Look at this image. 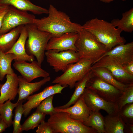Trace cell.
Returning a JSON list of instances; mask_svg holds the SVG:
<instances>
[{
    "label": "cell",
    "instance_id": "obj_1",
    "mask_svg": "<svg viewBox=\"0 0 133 133\" xmlns=\"http://www.w3.org/2000/svg\"><path fill=\"white\" fill-rule=\"evenodd\" d=\"M48 16L40 19L35 18L34 24L39 30L50 33L57 37L68 32L78 33L83 28L80 24L72 22L70 17L64 12L50 5Z\"/></svg>",
    "mask_w": 133,
    "mask_h": 133
},
{
    "label": "cell",
    "instance_id": "obj_2",
    "mask_svg": "<svg viewBox=\"0 0 133 133\" xmlns=\"http://www.w3.org/2000/svg\"><path fill=\"white\" fill-rule=\"evenodd\" d=\"M82 28L93 34L108 51L115 46L125 43L126 40L121 35L122 32L111 23L97 18L86 21Z\"/></svg>",
    "mask_w": 133,
    "mask_h": 133
},
{
    "label": "cell",
    "instance_id": "obj_3",
    "mask_svg": "<svg viewBox=\"0 0 133 133\" xmlns=\"http://www.w3.org/2000/svg\"><path fill=\"white\" fill-rule=\"evenodd\" d=\"M78 33L75 46L80 59L93 60V64L108 51L105 46L89 32L82 29Z\"/></svg>",
    "mask_w": 133,
    "mask_h": 133
},
{
    "label": "cell",
    "instance_id": "obj_4",
    "mask_svg": "<svg viewBox=\"0 0 133 133\" xmlns=\"http://www.w3.org/2000/svg\"><path fill=\"white\" fill-rule=\"evenodd\" d=\"M28 33V39L25 44L27 54L35 57L41 66L45 56L47 44L52 37L49 33L39 30L34 23L25 25Z\"/></svg>",
    "mask_w": 133,
    "mask_h": 133
},
{
    "label": "cell",
    "instance_id": "obj_5",
    "mask_svg": "<svg viewBox=\"0 0 133 133\" xmlns=\"http://www.w3.org/2000/svg\"><path fill=\"white\" fill-rule=\"evenodd\" d=\"M47 122L54 133H96L92 127L72 118L68 113L57 112L50 115Z\"/></svg>",
    "mask_w": 133,
    "mask_h": 133
},
{
    "label": "cell",
    "instance_id": "obj_6",
    "mask_svg": "<svg viewBox=\"0 0 133 133\" xmlns=\"http://www.w3.org/2000/svg\"><path fill=\"white\" fill-rule=\"evenodd\" d=\"M94 62L91 60L80 59L77 62L70 65L63 73L56 77L52 83L73 88L76 83L82 79L91 70V66Z\"/></svg>",
    "mask_w": 133,
    "mask_h": 133
},
{
    "label": "cell",
    "instance_id": "obj_7",
    "mask_svg": "<svg viewBox=\"0 0 133 133\" xmlns=\"http://www.w3.org/2000/svg\"><path fill=\"white\" fill-rule=\"evenodd\" d=\"M35 17L26 11L9 6L4 15L0 35L5 34L18 26L34 23Z\"/></svg>",
    "mask_w": 133,
    "mask_h": 133
},
{
    "label": "cell",
    "instance_id": "obj_8",
    "mask_svg": "<svg viewBox=\"0 0 133 133\" xmlns=\"http://www.w3.org/2000/svg\"><path fill=\"white\" fill-rule=\"evenodd\" d=\"M46 51L45 56L47 61L56 72H64L70 65L77 62L80 59L78 52L73 50Z\"/></svg>",
    "mask_w": 133,
    "mask_h": 133
},
{
    "label": "cell",
    "instance_id": "obj_9",
    "mask_svg": "<svg viewBox=\"0 0 133 133\" xmlns=\"http://www.w3.org/2000/svg\"><path fill=\"white\" fill-rule=\"evenodd\" d=\"M86 87L106 101L114 103H116L123 92L94 75L88 81Z\"/></svg>",
    "mask_w": 133,
    "mask_h": 133
},
{
    "label": "cell",
    "instance_id": "obj_10",
    "mask_svg": "<svg viewBox=\"0 0 133 133\" xmlns=\"http://www.w3.org/2000/svg\"><path fill=\"white\" fill-rule=\"evenodd\" d=\"M87 106L93 111H105L108 114L114 115L119 112L117 103L106 101L91 90L86 88L81 95Z\"/></svg>",
    "mask_w": 133,
    "mask_h": 133
},
{
    "label": "cell",
    "instance_id": "obj_11",
    "mask_svg": "<svg viewBox=\"0 0 133 133\" xmlns=\"http://www.w3.org/2000/svg\"><path fill=\"white\" fill-rule=\"evenodd\" d=\"M99 67L107 69L120 82L126 84H133V75L127 73L122 65L112 58L107 56L102 58L92 65L91 69Z\"/></svg>",
    "mask_w": 133,
    "mask_h": 133
},
{
    "label": "cell",
    "instance_id": "obj_12",
    "mask_svg": "<svg viewBox=\"0 0 133 133\" xmlns=\"http://www.w3.org/2000/svg\"><path fill=\"white\" fill-rule=\"evenodd\" d=\"M13 66L22 77L29 82L38 77L49 76V74L42 69L37 61L34 60L31 63L24 61H16Z\"/></svg>",
    "mask_w": 133,
    "mask_h": 133
},
{
    "label": "cell",
    "instance_id": "obj_13",
    "mask_svg": "<svg viewBox=\"0 0 133 133\" xmlns=\"http://www.w3.org/2000/svg\"><path fill=\"white\" fill-rule=\"evenodd\" d=\"M66 87L58 83L45 88L41 92L29 96L27 101L23 105L24 111L23 114L26 117L33 109L36 108L41 102L50 96L57 94H61L62 90Z\"/></svg>",
    "mask_w": 133,
    "mask_h": 133
},
{
    "label": "cell",
    "instance_id": "obj_14",
    "mask_svg": "<svg viewBox=\"0 0 133 133\" xmlns=\"http://www.w3.org/2000/svg\"><path fill=\"white\" fill-rule=\"evenodd\" d=\"M78 33L68 32L57 37H52L49 41L46 50H54L58 51L70 50L77 52L75 43Z\"/></svg>",
    "mask_w": 133,
    "mask_h": 133
},
{
    "label": "cell",
    "instance_id": "obj_15",
    "mask_svg": "<svg viewBox=\"0 0 133 133\" xmlns=\"http://www.w3.org/2000/svg\"><path fill=\"white\" fill-rule=\"evenodd\" d=\"M106 56L113 58L122 66L133 61V42L115 46L107 51L96 62Z\"/></svg>",
    "mask_w": 133,
    "mask_h": 133
},
{
    "label": "cell",
    "instance_id": "obj_16",
    "mask_svg": "<svg viewBox=\"0 0 133 133\" xmlns=\"http://www.w3.org/2000/svg\"><path fill=\"white\" fill-rule=\"evenodd\" d=\"M55 110L56 112L67 113L72 118L82 122L87 119L92 111L86 105L81 96L72 106L63 109L56 107Z\"/></svg>",
    "mask_w": 133,
    "mask_h": 133
},
{
    "label": "cell",
    "instance_id": "obj_17",
    "mask_svg": "<svg viewBox=\"0 0 133 133\" xmlns=\"http://www.w3.org/2000/svg\"><path fill=\"white\" fill-rule=\"evenodd\" d=\"M51 79L49 76L38 82L31 83L27 81L21 76H18V98L17 102L26 99L29 96L39 90Z\"/></svg>",
    "mask_w": 133,
    "mask_h": 133
},
{
    "label": "cell",
    "instance_id": "obj_18",
    "mask_svg": "<svg viewBox=\"0 0 133 133\" xmlns=\"http://www.w3.org/2000/svg\"><path fill=\"white\" fill-rule=\"evenodd\" d=\"M28 36L27 29L24 25L16 42L12 48L5 53L14 54L16 57V59L14 60L15 61H24L31 62L34 60V56L28 55L26 51L25 44Z\"/></svg>",
    "mask_w": 133,
    "mask_h": 133
},
{
    "label": "cell",
    "instance_id": "obj_19",
    "mask_svg": "<svg viewBox=\"0 0 133 133\" xmlns=\"http://www.w3.org/2000/svg\"><path fill=\"white\" fill-rule=\"evenodd\" d=\"M6 80L3 84L1 90L0 104L9 100H14L18 94L19 86L18 76L15 73L6 75Z\"/></svg>",
    "mask_w": 133,
    "mask_h": 133
},
{
    "label": "cell",
    "instance_id": "obj_20",
    "mask_svg": "<svg viewBox=\"0 0 133 133\" xmlns=\"http://www.w3.org/2000/svg\"><path fill=\"white\" fill-rule=\"evenodd\" d=\"M11 5L18 9L40 15L48 14L47 9L36 5L30 0H0V6Z\"/></svg>",
    "mask_w": 133,
    "mask_h": 133
},
{
    "label": "cell",
    "instance_id": "obj_21",
    "mask_svg": "<svg viewBox=\"0 0 133 133\" xmlns=\"http://www.w3.org/2000/svg\"><path fill=\"white\" fill-rule=\"evenodd\" d=\"M24 26H18L0 35V51L6 53L12 48L19 38Z\"/></svg>",
    "mask_w": 133,
    "mask_h": 133
},
{
    "label": "cell",
    "instance_id": "obj_22",
    "mask_svg": "<svg viewBox=\"0 0 133 133\" xmlns=\"http://www.w3.org/2000/svg\"><path fill=\"white\" fill-rule=\"evenodd\" d=\"M105 133H124L125 125L118 113L114 115L108 114L104 117Z\"/></svg>",
    "mask_w": 133,
    "mask_h": 133
},
{
    "label": "cell",
    "instance_id": "obj_23",
    "mask_svg": "<svg viewBox=\"0 0 133 133\" xmlns=\"http://www.w3.org/2000/svg\"><path fill=\"white\" fill-rule=\"evenodd\" d=\"M94 76L91 70L82 79L75 84V89L69 101L66 104L56 107L59 109L67 108L74 104L84 92L88 81Z\"/></svg>",
    "mask_w": 133,
    "mask_h": 133
},
{
    "label": "cell",
    "instance_id": "obj_24",
    "mask_svg": "<svg viewBox=\"0 0 133 133\" xmlns=\"http://www.w3.org/2000/svg\"><path fill=\"white\" fill-rule=\"evenodd\" d=\"M91 70L94 76L100 78L121 91H123L129 85L124 84L116 80L111 72L105 68L97 67L91 69Z\"/></svg>",
    "mask_w": 133,
    "mask_h": 133
},
{
    "label": "cell",
    "instance_id": "obj_25",
    "mask_svg": "<svg viewBox=\"0 0 133 133\" xmlns=\"http://www.w3.org/2000/svg\"><path fill=\"white\" fill-rule=\"evenodd\" d=\"M111 23L115 27H118L122 32L131 33L133 31V8L123 13L122 18L114 19Z\"/></svg>",
    "mask_w": 133,
    "mask_h": 133
},
{
    "label": "cell",
    "instance_id": "obj_26",
    "mask_svg": "<svg viewBox=\"0 0 133 133\" xmlns=\"http://www.w3.org/2000/svg\"><path fill=\"white\" fill-rule=\"evenodd\" d=\"M16 57L12 53H5L0 51V80L2 81L7 74L13 75L15 73L12 69L11 63Z\"/></svg>",
    "mask_w": 133,
    "mask_h": 133
},
{
    "label": "cell",
    "instance_id": "obj_27",
    "mask_svg": "<svg viewBox=\"0 0 133 133\" xmlns=\"http://www.w3.org/2000/svg\"><path fill=\"white\" fill-rule=\"evenodd\" d=\"M86 126L95 130L97 133H105L104 117L99 111H93L87 119L83 122Z\"/></svg>",
    "mask_w": 133,
    "mask_h": 133
},
{
    "label": "cell",
    "instance_id": "obj_28",
    "mask_svg": "<svg viewBox=\"0 0 133 133\" xmlns=\"http://www.w3.org/2000/svg\"><path fill=\"white\" fill-rule=\"evenodd\" d=\"M18 102L13 103L9 100L5 102L0 104V115L2 119L6 123L8 127L12 125L13 111L18 104Z\"/></svg>",
    "mask_w": 133,
    "mask_h": 133
},
{
    "label": "cell",
    "instance_id": "obj_29",
    "mask_svg": "<svg viewBox=\"0 0 133 133\" xmlns=\"http://www.w3.org/2000/svg\"><path fill=\"white\" fill-rule=\"evenodd\" d=\"M46 115L35 111L28 117L21 125V130L27 131L37 127L41 122L44 120Z\"/></svg>",
    "mask_w": 133,
    "mask_h": 133
},
{
    "label": "cell",
    "instance_id": "obj_30",
    "mask_svg": "<svg viewBox=\"0 0 133 133\" xmlns=\"http://www.w3.org/2000/svg\"><path fill=\"white\" fill-rule=\"evenodd\" d=\"M116 103L119 112L126 105L133 103V84L129 85L125 88Z\"/></svg>",
    "mask_w": 133,
    "mask_h": 133
},
{
    "label": "cell",
    "instance_id": "obj_31",
    "mask_svg": "<svg viewBox=\"0 0 133 133\" xmlns=\"http://www.w3.org/2000/svg\"><path fill=\"white\" fill-rule=\"evenodd\" d=\"M24 101L23 100L19 101L18 104L15 107L14 111V118L12 123L13 133H20L22 132L21 121L24 111L23 104Z\"/></svg>",
    "mask_w": 133,
    "mask_h": 133
},
{
    "label": "cell",
    "instance_id": "obj_32",
    "mask_svg": "<svg viewBox=\"0 0 133 133\" xmlns=\"http://www.w3.org/2000/svg\"><path fill=\"white\" fill-rule=\"evenodd\" d=\"M54 95L50 96L43 100L36 107V111L50 115L56 112L53 104Z\"/></svg>",
    "mask_w": 133,
    "mask_h": 133
},
{
    "label": "cell",
    "instance_id": "obj_33",
    "mask_svg": "<svg viewBox=\"0 0 133 133\" xmlns=\"http://www.w3.org/2000/svg\"><path fill=\"white\" fill-rule=\"evenodd\" d=\"M118 113L125 124H133V103L126 105Z\"/></svg>",
    "mask_w": 133,
    "mask_h": 133
},
{
    "label": "cell",
    "instance_id": "obj_34",
    "mask_svg": "<svg viewBox=\"0 0 133 133\" xmlns=\"http://www.w3.org/2000/svg\"><path fill=\"white\" fill-rule=\"evenodd\" d=\"M36 132L37 133H54L48 122L44 120L42 121L38 126Z\"/></svg>",
    "mask_w": 133,
    "mask_h": 133
},
{
    "label": "cell",
    "instance_id": "obj_35",
    "mask_svg": "<svg viewBox=\"0 0 133 133\" xmlns=\"http://www.w3.org/2000/svg\"><path fill=\"white\" fill-rule=\"evenodd\" d=\"M125 71L129 74L133 75V61L122 66Z\"/></svg>",
    "mask_w": 133,
    "mask_h": 133
},
{
    "label": "cell",
    "instance_id": "obj_36",
    "mask_svg": "<svg viewBox=\"0 0 133 133\" xmlns=\"http://www.w3.org/2000/svg\"><path fill=\"white\" fill-rule=\"evenodd\" d=\"M9 6H0V30L1 28L3 17L7 11Z\"/></svg>",
    "mask_w": 133,
    "mask_h": 133
},
{
    "label": "cell",
    "instance_id": "obj_37",
    "mask_svg": "<svg viewBox=\"0 0 133 133\" xmlns=\"http://www.w3.org/2000/svg\"><path fill=\"white\" fill-rule=\"evenodd\" d=\"M124 131V133H133V124H125Z\"/></svg>",
    "mask_w": 133,
    "mask_h": 133
},
{
    "label": "cell",
    "instance_id": "obj_38",
    "mask_svg": "<svg viewBox=\"0 0 133 133\" xmlns=\"http://www.w3.org/2000/svg\"><path fill=\"white\" fill-rule=\"evenodd\" d=\"M8 126L6 123L2 119L0 121V133L5 131Z\"/></svg>",
    "mask_w": 133,
    "mask_h": 133
},
{
    "label": "cell",
    "instance_id": "obj_39",
    "mask_svg": "<svg viewBox=\"0 0 133 133\" xmlns=\"http://www.w3.org/2000/svg\"><path fill=\"white\" fill-rule=\"evenodd\" d=\"M101 2L106 3H110L115 0H100ZM123 1H125L127 0H121Z\"/></svg>",
    "mask_w": 133,
    "mask_h": 133
},
{
    "label": "cell",
    "instance_id": "obj_40",
    "mask_svg": "<svg viewBox=\"0 0 133 133\" xmlns=\"http://www.w3.org/2000/svg\"><path fill=\"white\" fill-rule=\"evenodd\" d=\"M2 84H1L0 83V97L1 95V87L3 85Z\"/></svg>",
    "mask_w": 133,
    "mask_h": 133
},
{
    "label": "cell",
    "instance_id": "obj_41",
    "mask_svg": "<svg viewBox=\"0 0 133 133\" xmlns=\"http://www.w3.org/2000/svg\"><path fill=\"white\" fill-rule=\"evenodd\" d=\"M2 119L0 115V121Z\"/></svg>",
    "mask_w": 133,
    "mask_h": 133
},
{
    "label": "cell",
    "instance_id": "obj_42",
    "mask_svg": "<svg viewBox=\"0 0 133 133\" xmlns=\"http://www.w3.org/2000/svg\"></svg>",
    "mask_w": 133,
    "mask_h": 133
}]
</instances>
